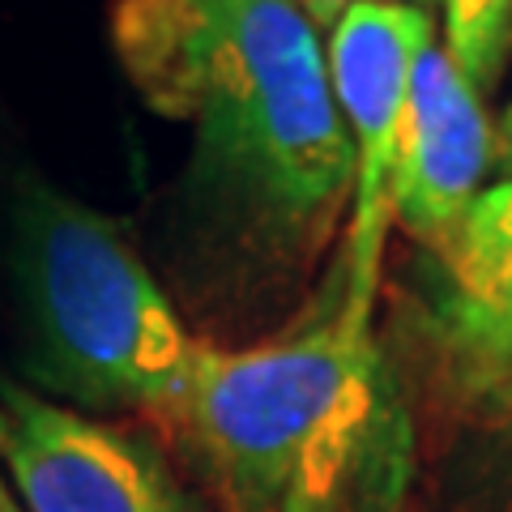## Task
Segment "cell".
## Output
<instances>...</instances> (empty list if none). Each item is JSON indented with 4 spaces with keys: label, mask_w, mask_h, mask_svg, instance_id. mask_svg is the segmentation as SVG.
Here are the masks:
<instances>
[{
    "label": "cell",
    "mask_w": 512,
    "mask_h": 512,
    "mask_svg": "<svg viewBox=\"0 0 512 512\" xmlns=\"http://www.w3.org/2000/svg\"><path fill=\"white\" fill-rule=\"evenodd\" d=\"M111 47L158 116L197 133V188L248 244L303 256L355 188L325 43L291 0H111Z\"/></svg>",
    "instance_id": "1"
},
{
    "label": "cell",
    "mask_w": 512,
    "mask_h": 512,
    "mask_svg": "<svg viewBox=\"0 0 512 512\" xmlns=\"http://www.w3.org/2000/svg\"><path fill=\"white\" fill-rule=\"evenodd\" d=\"M222 512H389L372 329L338 316L248 350L205 342L167 419Z\"/></svg>",
    "instance_id": "2"
},
{
    "label": "cell",
    "mask_w": 512,
    "mask_h": 512,
    "mask_svg": "<svg viewBox=\"0 0 512 512\" xmlns=\"http://www.w3.org/2000/svg\"><path fill=\"white\" fill-rule=\"evenodd\" d=\"M9 274L26 376L73 410H137L167 423L205 342L116 218L22 171L9 201Z\"/></svg>",
    "instance_id": "3"
},
{
    "label": "cell",
    "mask_w": 512,
    "mask_h": 512,
    "mask_svg": "<svg viewBox=\"0 0 512 512\" xmlns=\"http://www.w3.org/2000/svg\"><path fill=\"white\" fill-rule=\"evenodd\" d=\"M431 39H436L431 13L406 0H355L329 30V82L355 150L350 231L342 252V316L359 329H372L380 256L393 227L397 171L406 150L410 77L423 43Z\"/></svg>",
    "instance_id": "4"
},
{
    "label": "cell",
    "mask_w": 512,
    "mask_h": 512,
    "mask_svg": "<svg viewBox=\"0 0 512 512\" xmlns=\"http://www.w3.org/2000/svg\"><path fill=\"white\" fill-rule=\"evenodd\" d=\"M0 474L26 512H197L158 448L0 376Z\"/></svg>",
    "instance_id": "5"
},
{
    "label": "cell",
    "mask_w": 512,
    "mask_h": 512,
    "mask_svg": "<svg viewBox=\"0 0 512 512\" xmlns=\"http://www.w3.org/2000/svg\"><path fill=\"white\" fill-rule=\"evenodd\" d=\"M491 158L495 133L474 86L436 39L423 43L410 77V120L393 222H402L419 244L444 252L483 192Z\"/></svg>",
    "instance_id": "6"
},
{
    "label": "cell",
    "mask_w": 512,
    "mask_h": 512,
    "mask_svg": "<svg viewBox=\"0 0 512 512\" xmlns=\"http://www.w3.org/2000/svg\"><path fill=\"white\" fill-rule=\"evenodd\" d=\"M440 359L453 402L478 423H512V312H483L444 299Z\"/></svg>",
    "instance_id": "7"
},
{
    "label": "cell",
    "mask_w": 512,
    "mask_h": 512,
    "mask_svg": "<svg viewBox=\"0 0 512 512\" xmlns=\"http://www.w3.org/2000/svg\"><path fill=\"white\" fill-rule=\"evenodd\" d=\"M453 303L483 312H512V180L478 192L466 222L444 252Z\"/></svg>",
    "instance_id": "8"
},
{
    "label": "cell",
    "mask_w": 512,
    "mask_h": 512,
    "mask_svg": "<svg viewBox=\"0 0 512 512\" xmlns=\"http://www.w3.org/2000/svg\"><path fill=\"white\" fill-rule=\"evenodd\" d=\"M440 5L444 52L483 99L504 73V56L512 43V0H440Z\"/></svg>",
    "instance_id": "9"
},
{
    "label": "cell",
    "mask_w": 512,
    "mask_h": 512,
    "mask_svg": "<svg viewBox=\"0 0 512 512\" xmlns=\"http://www.w3.org/2000/svg\"><path fill=\"white\" fill-rule=\"evenodd\" d=\"M291 5L312 22L316 35H329V30L342 22V13L355 5V0H291Z\"/></svg>",
    "instance_id": "10"
},
{
    "label": "cell",
    "mask_w": 512,
    "mask_h": 512,
    "mask_svg": "<svg viewBox=\"0 0 512 512\" xmlns=\"http://www.w3.org/2000/svg\"><path fill=\"white\" fill-rule=\"evenodd\" d=\"M495 158H500V163H504L508 180H512V103H508V111H504L500 128H495Z\"/></svg>",
    "instance_id": "11"
},
{
    "label": "cell",
    "mask_w": 512,
    "mask_h": 512,
    "mask_svg": "<svg viewBox=\"0 0 512 512\" xmlns=\"http://www.w3.org/2000/svg\"><path fill=\"white\" fill-rule=\"evenodd\" d=\"M0 512H26L22 504H18V495L9 491V483H5V474H0Z\"/></svg>",
    "instance_id": "12"
},
{
    "label": "cell",
    "mask_w": 512,
    "mask_h": 512,
    "mask_svg": "<svg viewBox=\"0 0 512 512\" xmlns=\"http://www.w3.org/2000/svg\"><path fill=\"white\" fill-rule=\"evenodd\" d=\"M406 5H414V9H431V5H440V0H406Z\"/></svg>",
    "instance_id": "13"
},
{
    "label": "cell",
    "mask_w": 512,
    "mask_h": 512,
    "mask_svg": "<svg viewBox=\"0 0 512 512\" xmlns=\"http://www.w3.org/2000/svg\"><path fill=\"white\" fill-rule=\"evenodd\" d=\"M0 431H5V406H0Z\"/></svg>",
    "instance_id": "14"
}]
</instances>
